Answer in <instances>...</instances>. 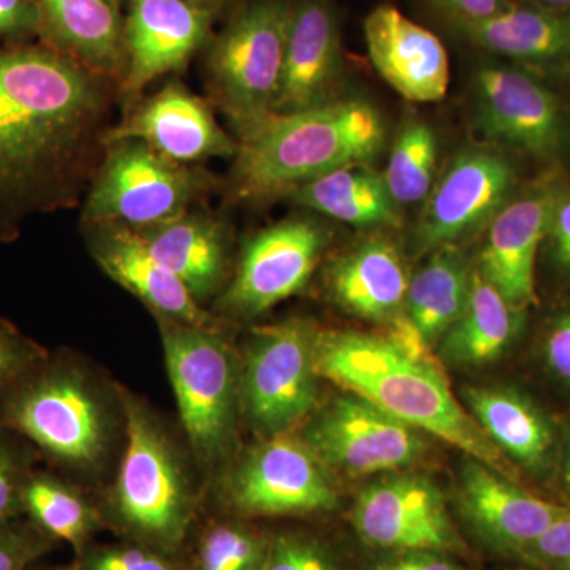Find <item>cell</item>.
I'll return each instance as SVG.
<instances>
[{"label": "cell", "mask_w": 570, "mask_h": 570, "mask_svg": "<svg viewBox=\"0 0 570 570\" xmlns=\"http://www.w3.org/2000/svg\"><path fill=\"white\" fill-rule=\"evenodd\" d=\"M104 100L66 52L0 50V227L66 202Z\"/></svg>", "instance_id": "1"}, {"label": "cell", "mask_w": 570, "mask_h": 570, "mask_svg": "<svg viewBox=\"0 0 570 570\" xmlns=\"http://www.w3.org/2000/svg\"><path fill=\"white\" fill-rule=\"evenodd\" d=\"M387 326L384 335L317 332L314 362L318 377L519 480V471L453 395L448 377L430 355L431 346L407 317L403 314Z\"/></svg>", "instance_id": "2"}, {"label": "cell", "mask_w": 570, "mask_h": 570, "mask_svg": "<svg viewBox=\"0 0 570 570\" xmlns=\"http://www.w3.org/2000/svg\"><path fill=\"white\" fill-rule=\"evenodd\" d=\"M384 145V121L362 99L273 112L239 137L235 190L249 200L287 195L340 168L370 164Z\"/></svg>", "instance_id": "3"}, {"label": "cell", "mask_w": 570, "mask_h": 570, "mask_svg": "<svg viewBox=\"0 0 570 570\" xmlns=\"http://www.w3.org/2000/svg\"><path fill=\"white\" fill-rule=\"evenodd\" d=\"M0 423L66 471H99L116 431L111 403L85 367L48 354L0 392Z\"/></svg>", "instance_id": "4"}, {"label": "cell", "mask_w": 570, "mask_h": 570, "mask_svg": "<svg viewBox=\"0 0 570 570\" xmlns=\"http://www.w3.org/2000/svg\"><path fill=\"white\" fill-rule=\"evenodd\" d=\"M126 449L107 519L129 542L174 557L194 520L195 493L178 445L140 397L118 389Z\"/></svg>", "instance_id": "5"}, {"label": "cell", "mask_w": 570, "mask_h": 570, "mask_svg": "<svg viewBox=\"0 0 570 570\" xmlns=\"http://www.w3.org/2000/svg\"><path fill=\"white\" fill-rule=\"evenodd\" d=\"M168 377L190 448L205 464L224 459L239 409L238 365L224 332L157 318Z\"/></svg>", "instance_id": "6"}, {"label": "cell", "mask_w": 570, "mask_h": 570, "mask_svg": "<svg viewBox=\"0 0 570 570\" xmlns=\"http://www.w3.org/2000/svg\"><path fill=\"white\" fill-rule=\"evenodd\" d=\"M292 11L291 0H254L214 43L212 91L239 137L273 115Z\"/></svg>", "instance_id": "7"}, {"label": "cell", "mask_w": 570, "mask_h": 570, "mask_svg": "<svg viewBox=\"0 0 570 570\" xmlns=\"http://www.w3.org/2000/svg\"><path fill=\"white\" fill-rule=\"evenodd\" d=\"M305 321L262 326L250 336L239 376V409L262 438L292 433L317 411L314 343Z\"/></svg>", "instance_id": "8"}, {"label": "cell", "mask_w": 570, "mask_h": 570, "mask_svg": "<svg viewBox=\"0 0 570 570\" xmlns=\"http://www.w3.org/2000/svg\"><path fill=\"white\" fill-rule=\"evenodd\" d=\"M208 189L206 175L168 159L146 142L111 141L86 202L85 219L140 230L189 212Z\"/></svg>", "instance_id": "9"}, {"label": "cell", "mask_w": 570, "mask_h": 570, "mask_svg": "<svg viewBox=\"0 0 570 570\" xmlns=\"http://www.w3.org/2000/svg\"><path fill=\"white\" fill-rule=\"evenodd\" d=\"M230 508L247 517L309 515L336 508L328 468L302 438H262L225 480Z\"/></svg>", "instance_id": "10"}, {"label": "cell", "mask_w": 570, "mask_h": 570, "mask_svg": "<svg viewBox=\"0 0 570 570\" xmlns=\"http://www.w3.org/2000/svg\"><path fill=\"white\" fill-rule=\"evenodd\" d=\"M417 431L347 392L311 415L302 439L326 468L370 475L414 464L425 450Z\"/></svg>", "instance_id": "11"}, {"label": "cell", "mask_w": 570, "mask_h": 570, "mask_svg": "<svg viewBox=\"0 0 570 570\" xmlns=\"http://www.w3.org/2000/svg\"><path fill=\"white\" fill-rule=\"evenodd\" d=\"M352 524L367 546L395 551L464 553L441 490L415 474H395L360 491Z\"/></svg>", "instance_id": "12"}, {"label": "cell", "mask_w": 570, "mask_h": 570, "mask_svg": "<svg viewBox=\"0 0 570 570\" xmlns=\"http://www.w3.org/2000/svg\"><path fill=\"white\" fill-rule=\"evenodd\" d=\"M515 184V170L502 154L482 148L461 153L428 195L415 228V249L434 253L455 247L489 227L509 204Z\"/></svg>", "instance_id": "13"}, {"label": "cell", "mask_w": 570, "mask_h": 570, "mask_svg": "<svg viewBox=\"0 0 570 570\" xmlns=\"http://www.w3.org/2000/svg\"><path fill=\"white\" fill-rule=\"evenodd\" d=\"M326 234L313 219H287L247 243L219 306L235 317H255L306 287L324 254Z\"/></svg>", "instance_id": "14"}, {"label": "cell", "mask_w": 570, "mask_h": 570, "mask_svg": "<svg viewBox=\"0 0 570 570\" xmlns=\"http://www.w3.org/2000/svg\"><path fill=\"white\" fill-rule=\"evenodd\" d=\"M478 121L491 140L539 157L557 159L570 129L560 100L528 71L485 66L475 75Z\"/></svg>", "instance_id": "15"}, {"label": "cell", "mask_w": 570, "mask_h": 570, "mask_svg": "<svg viewBox=\"0 0 570 570\" xmlns=\"http://www.w3.org/2000/svg\"><path fill=\"white\" fill-rule=\"evenodd\" d=\"M459 504L471 530L491 549L512 558L570 510L475 460L461 472Z\"/></svg>", "instance_id": "16"}, {"label": "cell", "mask_w": 570, "mask_h": 570, "mask_svg": "<svg viewBox=\"0 0 570 570\" xmlns=\"http://www.w3.org/2000/svg\"><path fill=\"white\" fill-rule=\"evenodd\" d=\"M89 249L115 283L153 311L157 318L224 332L223 322L206 311L186 285L153 257L141 235L121 224H88Z\"/></svg>", "instance_id": "17"}, {"label": "cell", "mask_w": 570, "mask_h": 570, "mask_svg": "<svg viewBox=\"0 0 570 570\" xmlns=\"http://www.w3.org/2000/svg\"><path fill=\"white\" fill-rule=\"evenodd\" d=\"M129 2L122 91L135 96L167 71L181 69L204 43L209 11L190 0Z\"/></svg>", "instance_id": "18"}, {"label": "cell", "mask_w": 570, "mask_h": 570, "mask_svg": "<svg viewBox=\"0 0 570 570\" xmlns=\"http://www.w3.org/2000/svg\"><path fill=\"white\" fill-rule=\"evenodd\" d=\"M558 187L546 184L509 202L487 227L480 275L520 311L538 302L535 258L549 234Z\"/></svg>", "instance_id": "19"}, {"label": "cell", "mask_w": 570, "mask_h": 570, "mask_svg": "<svg viewBox=\"0 0 570 570\" xmlns=\"http://www.w3.org/2000/svg\"><path fill=\"white\" fill-rule=\"evenodd\" d=\"M138 140L175 163L189 165L212 157H230L238 151L204 100L178 82L141 104L115 130L107 142Z\"/></svg>", "instance_id": "20"}, {"label": "cell", "mask_w": 570, "mask_h": 570, "mask_svg": "<svg viewBox=\"0 0 570 570\" xmlns=\"http://www.w3.org/2000/svg\"><path fill=\"white\" fill-rule=\"evenodd\" d=\"M365 39L379 75L411 102H438L448 94L444 45L396 7L379 6L365 20Z\"/></svg>", "instance_id": "21"}, {"label": "cell", "mask_w": 570, "mask_h": 570, "mask_svg": "<svg viewBox=\"0 0 570 570\" xmlns=\"http://www.w3.org/2000/svg\"><path fill=\"white\" fill-rule=\"evenodd\" d=\"M341 37L326 0H299L292 11L273 112L288 115L330 102L341 77Z\"/></svg>", "instance_id": "22"}, {"label": "cell", "mask_w": 570, "mask_h": 570, "mask_svg": "<svg viewBox=\"0 0 570 570\" xmlns=\"http://www.w3.org/2000/svg\"><path fill=\"white\" fill-rule=\"evenodd\" d=\"M463 397L480 430L517 471L543 478L554 468L557 428L534 400L512 387H471Z\"/></svg>", "instance_id": "23"}, {"label": "cell", "mask_w": 570, "mask_h": 570, "mask_svg": "<svg viewBox=\"0 0 570 570\" xmlns=\"http://www.w3.org/2000/svg\"><path fill=\"white\" fill-rule=\"evenodd\" d=\"M450 18L461 36L494 55L535 66H570V11L513 3L480 20Z\"/></svg>", "instance_id": "24"}, {"label": "cell", "mask_w": 570, "mask_h": 570, "mask_svg": "<svg viewBox=\"0 0 570 570\" xmlns=\"http://www.w3.org/2000/svg\"><path fill=\"white\" fill-rule=\"evenodd\" d=\"M149 253L198 299L223 287L228 242L223 224L205 213L186 212L174 219L137 230Z\"/></svg>", "instance_id": "25"}, {"label": "cell", "mask_w": 570, "mask_h": 570, "mask_svg": "<svg viewBox=\"0 0 570 570\" xmlns=\"http://www.w3.org/2000/svg\"><path fill=\"white\" fill-rule=\"evenodd\" d=\"M409 279L400 250L379 238L340 258L330 272L328 287L348 313L390 325L404 314Z\"/></svg>", "instance_id": "26"}, {"label": "cell", "mask_w": 570, "mask_h": 570, "mask_svg": "<svg viewBox=\"0 0 570 570\" xmlns=\"http://www.w3.org/2000/svg\"><path fill=\"white\" fill-rule=\"evenodd\" d=\"M41 33L97 73L126 70L124 24L116 0H37Z\"/></svg>", "instance_id": "27"}, {"label": "cell", "mask_w": 570, "mask_h": 570, "mask_svg": "<svg viewBox=\"0 0 570 570\" xmlns=\"http://www.w3.org/2000/svg\"><path fill=\"white\" fill-rule=\"evenodd\" d=\"M524 313L510 305L490 281L472 273L471 292L459 321L441 337V354L455 365L494 362L515 343Z\"/></svg>", "instance_id": "28"}, {"label": "cell", "mask_w": 570, "mask_h": 570, "mask_svg": "<svg viewBox=\"0 0 570 570\" xmlns=\"http://www.w3.org/2000/svg\"><path fill=\"white\" fill-rule=\"evenodd\" d=\"M295 204L360 227H396L397 205L384 178L367 164L351 165L296 187L287 194Z\"/></svg>", "instance_id": "29"}, {"label": "cell", "mask_w": 570, "mask_h": 570, "mask_svg": "<svg viewBox=\"0 0 570 570\" xmlns=\"http://www.w3.org/2000/svg\"><path fill=\"white\" fill-rule=\"evenodd\" d=\"M472 273L455 247H445L434 250L430 261L409 279L404 316L428 346L441 341L463 314Z\"/></svg>", "instance_id": "30"}, {"label": "cell", "mask_w": 570, "mask_h": 570, "mask_svg": "<svg viewBox=\"0 0 570 570\" xmlns=\"http://www.w3.org/2000/svg\"><path fill=\"white\" fill-rule=\"evenodd\" d=\"M22 513L58 543H69L80 557L102 515L77 487L37 468L22 491Z\"/></svg>", "instance_id": "31"}, {"label": "cell", "mask_w": 570, "mask_h": 570, "mask_svg": "<svg viewBox=\"0 0 570 570\" xmlns=\"http://www.w3.org/2000/svg\"><path fill=\"white\" fill-rule=\"evenodd\" d=\"M436 167V134L425 122H409L396 137L382 178L396 205H415L430 195Z\"/></svg>", "instance_id": "32"}, {"label": "cell", "mask_w": 570, "mask_h": 570, "mask_svg": "<svg viewBox=\"0 0 570 570\" xmlns=\"http://www.w3.org/2000/svg\"><path fill=\"white\" fill-rule=\"evenodd\" d=\"M268 542L243 524L214 521L198 539L193 570H261Z\"/></svg>", "instance_id": "33"}, {"label": "cell", "mask_w": 570, "mask_h": 570, "mask_svg": "<svg viewBox=\"0 0 570 570\" xmlns=\"http://www.w3.org/2000/svg\"><path fill=\"white\" fill-rule=\"evenodd\" d=\"M39 459V450L28 439L0 423V524L24 515L22 491Z\"/></svg>", "instance_id": "34"}, {"label": "cell", "mask_w": 570, "mask_h": 570, "mask_svg": "<svg viewBox=\"0 0 570 570\" xmlns=\"http://www.w3.org/2000/svg\"><path fill=\"white\" fill-rule=\"evenodd\" d=\"M59 543L26 515L0 524V570H26L50 554Z\"/></svg>", "instance_id": "35"}, {"label": "cell", "mask_w": 570, "mask_h": 570, "mask_svg": "<svg viewBox=\"0 0 570 570\" xmlns=\"http://www.w3.org/2000/svg\"><path fill=\"white\" fill-rule=\"evenodd\" d=\"M77 561L80 570H183L174 557L135 542L86 549Z\"/></svg>", "instance_id": "36"}, {"label": "cell", "mask_w": 570, "mask_h": 570, "mask_svg": "<svg viewBox=\"0 0 570 570\" xmlns=\"http://www.w3.org/2000/svg\"><path fill=\"white\" fill-rule=\"evenodd\" d=\"M261 570H343L316 540L283 534L269 540Z\"/></svg>", "instance_id": "37"}, {"label": "cell", "mask_w": 570, "mask_h": 570, "mask_svg": "<svg viewBox=\"0 0 570 570\" xmlns=\"http://www.w3.org/2000/svg\"><path fill=\"white\" fill-rule=\"evenodd\" d=\"M513 558L535 570H570V510Z\"/></svg>", "instance_id": "38"}, {"label": "cell", "mask_w": 570, "mask_h": 570, "mask_svg": "<svg viewBox=\"0 0 570 570\" xmlns=\"http://www.w3.org/2000/svg\"><path fill=\"white\" fill-rule=\"evenodd\" d=\"M47 355L40 344L0 317V392Z\"/></svg>", "instance_id": "39"}, {"label": "cell", "mask_w": 570, "mask_h": 570, "mask_svg": "<svg viewBox=\"0 0 570 570\" xmlns=\"http://www.w3.org/2000/svg\"><path fill=\"white\" fill-rule=\"evenodd\" d=\"M542 355L551 376L570 389V311L553 318L547 328Z\"/></svg>", "instance_id": "40"}, {"label": "cell", "mask_w": 570, "mask_h": 570, "mask_svg": "<svg viewBox=\"0 0 570 570\" xmlns=\"http://www.w3.org/2000/svg\"><path fill=\"white\" fill-rule=\"evenodd\" d=\"M547 238L550 239L554 262L570 277V187L558 189Z\"/></svg>", "instance_id": "41"}, {"label": "cell", "mask_w": 570, "mask_h": 570, "mask_svg": "<svg viewBox=\"0 0 570 570\" xmlns=\"http://www.w3.org/2000/svg\"><path fill=\"white\" fill-rule=\"evenodd\" d=\"M41 32L37 0H0V37H24Z\"/></svg>", "instance_id": "42"}, {"label": "cell", "mask_w": 570, "mask_h": 570, "mask_svg": "<svg viewBox=\"0 0 570 570\" xmlns=\"http://www.w3.org/2000/svg\"><path fill=\"white\" fill-rule=\"evenodd\" d=\"M374 570H468L438 551H401Z\"/></svg>", "instance_id": "43"}, {"label": "cell", "mask_w": 570, "mask_h": 570, "mask_svg": "<svg viewBox=\"0 0 570 570\" xmlns=\"http://www.w3.org/2000/svg\"><path fill=\"white\" fill-rule=\"evenodd\" d=\"M438 2L453 17L468 18V20L493 17L515 3L512 0H438Z\"/></svg>", "instance_id": "44"}, {"label": "cell", "mask_w": 570, "mask_h": 570, "mask_svg": "<svg viewBox=\"0 0 570 570\" xmlns=\"http://www.w3.org/2000/svg\"><path fill=\"white\" fill-rule=\"evenodd\" d=\"M560 469L562 487H564V490L568 491L570 497V433L568 439H566L564 449H562Z\"/></svg>", "instance_id": "45"}, {"label": "cell", "mask_w": 570, "mask_h": 570, "mask_svg": "<svg viewBox=\"0 0 570 570\" xmlns=\"http://www.w3.org/2000/svg\"><path fill=\"white\" fill-rule=\"evenodd\" d=\"M532 2L547 9L570 11V0H532Z\"/></svg>", "instance_id": "46"}, {"label": "cell", "mask_w": 570, "mask_h": 570, "mask_svg": "<svg viewBox=\"0 0 570 570\" xmlns=\"http://www.w3.org/2000/svg\"><path fill=\"white\" fill-rule=\"evenodd\" d=\"M26 570H80L78 569V561H71L70 564H63V566H32V568L26 569Z\"/></svg>", "instance_id": "47"}, {"label": "cell", "mask_w": 570, "mask_h": 570, "mask_svg": "<svg viewBox=\"0 0 570 570\" xmlns=\"http://www.w3.org/2000/svg\"><path fill=\"white\" fill-rule=\"evenodd\" d=\"M116 2H119V0H116Z\"/></svg>", "instance_id": "48"}]
</instances>
